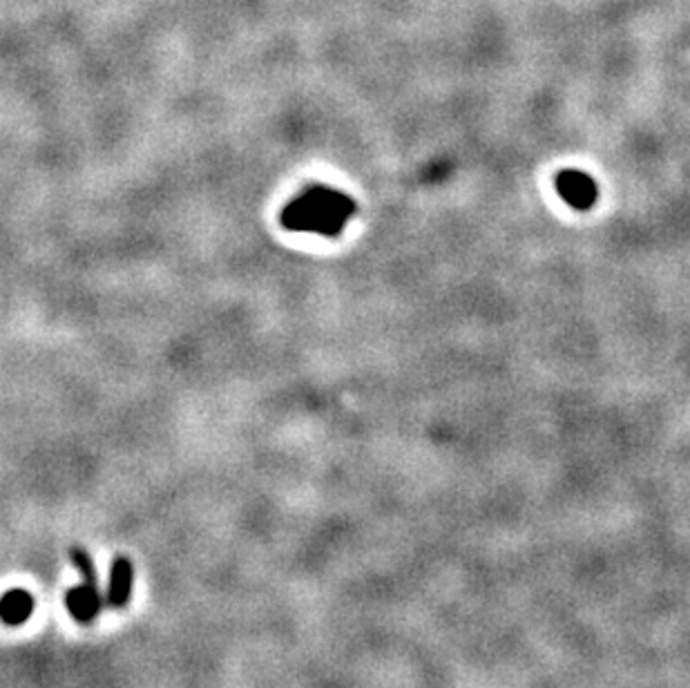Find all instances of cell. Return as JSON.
<instances>
[{
    "label": "cell",
    "mask_w": 690,
    "mask_h": 688,
    "mask_svg": "<svg viewBox=\"0 0 690 688\" xmlns=\"http://www.w3.org/2000/svg\"><path fill=\"white\" fill-rule=\"evenodd\" d=\"M353 215L355 202L349 194L327 186H311L282 211V224L295 233L336 237Z\"/></svg>",
    "instance_id": "1"
},
{
    "label": "cell",
    "mask_w": 690,
    "mask_h": 688,
    "mask_svg": "<svg viewBox=\"0 0 690 688\" xmlns=\"http://www.w3.org/2000/svg\"><path fill=\"white\" fill-rule=\"evenodd\" d=\"M65 611L70 613V617L78 624H92L98 615L104 613L106 600L104 593L98 590V585L92 583H81L70 588L65 593Z\"/></svg>",
    "instance_id": "2"
},
{
    "label": "cell",
    "mask_w": 690,
    "mask_h": 688,
    "mask_svg": "<svg viewBox=\"0 0 690 688\" xmlns=\"http://www.w3.org/2000/svg\"><path fill=\"white\" fill-rule=\"evenodd\" d=\"M556 190L563 200L578 211H585L597 202V183L595 179L581 170H565L556 179Z\"/></svg>",
    "instance_id": "3"
},
{
    "label": "cell",
    "mask_w": 690,
    "mask_h": 688,
    "mask_svg": "<svg viewBox=\"0 0 690 688\" xmlns=\"http://www.w3.org/2000/svg\"><path fill=\"white\" fill-rule=\"evenodd\" d=\"M132 585H135V565L128 557L117 554L113 561V570H110L106 602L113 608H126L132 597Z\"/></svg>",
    "instance_id": "4"
},
{
    "label": "cell",
    "mask_w": 690,
    "mask_h": 688,
    "mask_svg": "<svg viewBox=\"0 0 690 688\" xmlns=\"http://www.w3.org/2000/svg\"><path fill=\"white\" fill-rule=\"evenodd\" d=\"M36 608V600L25 588H12L0 597V622L8 626H23Z\"/></svg>",
    "instance_id": "5"
},
{
    "label": "cell",
    "mask_w": 690,
    "mask_h": 688,
    "mask_svg": "<svg viewBox=\"0 0 690 688\" xmlns=\"http://www.w3.org/2000/svg\"><path fill=\"white\" fill-rule=\"evenodd\" d=\"M70 561L78 568L81 576H83V583H92V585H98V579H96V568H94V561L89 557V552L81 546H72L70 548Z\"/></svg>",
    "instance_id": "6"
}]
</instances>
